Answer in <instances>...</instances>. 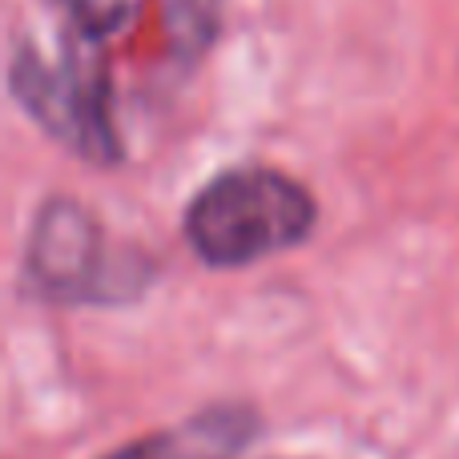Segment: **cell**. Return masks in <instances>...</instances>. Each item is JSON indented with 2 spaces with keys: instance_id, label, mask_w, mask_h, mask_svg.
<instances>
[{
  "instance_id": "1",
  "label": "cell",
  "mask_w": 459,
  "mask_h": 459,
  "mask_svg": "<svg viewBox=\"0 0 459 459\" xmlns=\"http://www.w3.org/2000/svg\"><path fill=\"white\" fill-rule=\"evenodd\" d=\"M315 222L318 206L307 186L266 166H242L194 194L186 238L202 262L238 270L307 242Z\"/></svg>"
},
{
  "instance_id": "2",
  "label": "cell",
  "mask_w": 459,
  "mask_h": 459,
  "mask_svg": "<svg viewBox=\"0 0 459 459\" xmlns=\"http://www.w3.org/2000/svg\"><path fill=\"white\" fill-rule=\"evenodd\" d=\"M13 93L61 145L77 150L89 161L121 158V142L113 129L109 77L97 56V45H65L61 56H40L37 48H21L13 61Z\"/></svg>"
},
{
  "instance_id": "3",
  "label": "cell",
  "mask_w": 459,
  "mask_h": 459,
  "mask_svg": "<svg viewBox=\"0 0 459 459\" xmlns=\"http://www.w3.org/2000/svg\"><path fill=\"white\" fill-rule=\"evenodd\" d=\"M113 274L93 218L77 202H48L29 234V282L48 299H97Z\"/></svg>"
},
{
  "instance_id": "4",
  "label": "cell",
  "mask_w": 459,
  "mask_h": 459,
  "mask_svg": "<svg viewBox=\"0 0 459 459\" xmlns=\"http://www.w3.org/2000/svg\"><path fill=\"white\" fill-rule=\"evenodd\" d=\"M250 436L254 415L246 407H210V411L186 420L182 428L153 431L105 459H238Z\"/></svg>"
},
{
  "instance_id": "5",
  "label": "cell",
  "mask_w": 459,
  "mask_h": 459,
  "mask_svg": "<svg viewBox=\"0 0 459 459\" xmlns=\"http://www.w3.org/2000/svg\"><path fill=\"white\" fill-rule=\"evenodd\" d=\"M56 8L65 13L69 29L81 40H93L97 45L101 37L121 29V21L129 13V0H56Z\"/></svg>"
}]
</instances>
